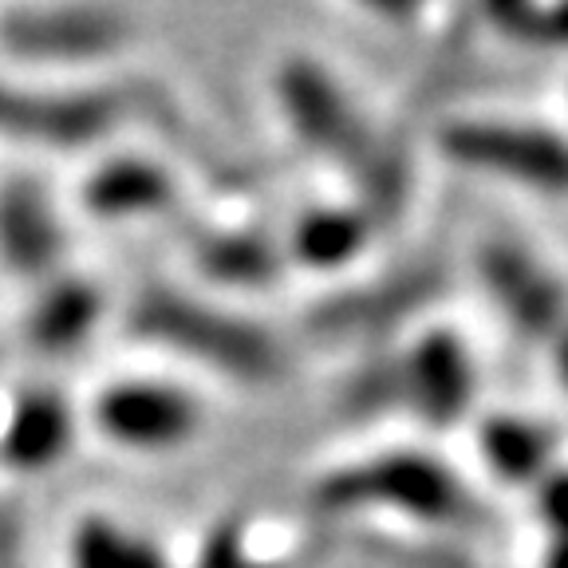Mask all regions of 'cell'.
Returning <instances> with one entry per match:
<instances>
[{
    "instance_id": "6da1fadb",
    "label": "cell",
    "mask_w": 568,
    "mask_h": 568,
    "mask_svg": "<svg viewBox=\"0 0 568 568\" xmlns=\"http://www.w3.org/2000/svg\"><path fill=\"white\" fill-rule=\"evenodd\" d=\"M134 328L142 336L174 344L178 352L194 355L210 367H222L230 375H241L248 383L281 372V355H276V344L265 332L245 324V320L205 308L197 301H186V296H142L139 308H134Z\"/></svg>"
},
{
    "instance_id": "7a4b0ae2",
    "label": "cell",
    "mask_w": 568,
    "mask_h": 568,
    "mask_svg": "<svg viewBox=\"0 0 568 568\" xmlns=\"http://www.w3.org/2000/svg\"><path fill=\"white\" fill-rule=\"evenodd\" d=\"M324 509H347L355 501H390V506L407 509V514L430 517V521H474L478 501L450 478V470L435 462L418 458V454H390L339 470L320 486Z\"/></svg>"
},
{
    "instance_id": "3957f363",
    "label": "cell",
    "mask_w": 568,
    "mask_h": 568,
    "mask_svg": "<svg viewBox=\"0 0 568 568\" xmlns=\"http://www.w3.org/2000/svg\"><path fill=\"white\" fill-rule=\"evenodd\" d=\"M443 146L466 166L494 170L529 186L568 194V139L509 123H454Z\"/></svg>"
},
{
    "instance_id": "277c9868",
    "label": "cell",
    "mask_w": 568,
    "mask_h": 568,
    "mask_svg": "<svg viewBox=\"0 0 568 568\" xmlns=\"http://www.w3.org/2000/svg\"><path fill=\"white\" fill-rule=\"evenodd\" d=\"M95 418L123 446H174L197 426V403L174 387L123 383L99 399Z\"/></svg>"
},
{
    "instance_id": "5b68a950",
    "label": "cell",
    "mask_w": 568,
    "mask_h": 568,
    "mask_svg": "<svg viewBox=\"0 0 568 568\" xmlns=\"http://www.w3.org/2000/svg\"><path fill=\"white\" fill-rule=\"evenodd\" d=\"M281 99L304 139L324 146V151H336L364 162L367 154L364 123L355 119L352 103H344L339 88L324 71L308 68V63H293L281 80Z\"/></svg>"
},
{
    "instance_id": "8992f818",
    "label": "cell",
    "mask_w": 568,
    "mask_h": 568,
    "mask_svg": "<svg viewBox=\"0 0 568 568\" xmlns=\"http://www.w3.org/2000/svg\"><path fill=\"white\" fill-rule=\"evenodd\" d=\"M9 44L32 55H91L106 52L123 40V20L115 12L95 9H52V12H17L4 24Z\"/></svg>"
},
{
    "instance_id": "52a82bcc",
    "label": "cell",
    "mask_w": 568,
    "mask_h": 568,
    "mask_svg": "<svg viewBox=\"0 0 568 568\" xmlns=\"http://www.w3.org/2000/svg\"><path fill=\"white\" fill-rule=\"evenodd\" d=\"M481 273H486L489 293L497 296V304L509 312L514 324H521L525 332H552L565 316V296H560L557 281L545 276L541 268L532 265L525 253L509 245H497L481 261Z\"/></svg>"
},
{
    "instance_id": "ba28073f",
    "label": "cell",
    "mask_w": 568,
    "mask_h": 568,
    "mask_svg": "<svg viewBox=\"0 0 568 568\" xmlns=\"http://www.w3.org/2000/svg\"><path fill=\"white\" fill-rule=\"evenodd\" d=\"M415 407L435 423H450L470 399V364L454 336H430L418 344L407 364Z\"/></svg>"
},
{
    "instance_id": "9c48e42d",
    "label": "cell",
    "mask_w": 568,
    "mask_h": 568,
    "mask_svg": "<svg viewBox=\"0 0 568 568\" xmlns=\"http://www.w3.org/2000/svg\"><path fill=\"white\" fill-rule=\"evenodd\" d=\"M0 241L20 268H44L55 257V225L36 186H12L0 205Z\"/></svg>"
},
{
    "instance_id": "30bf717a",
    "label": "cell",
    "mask_w": 568,
    "mask_h": 568,
    "mask_svg": "<svg viewBox=\"0 0 568 568\" xmlns=\"http://www.w3.org/2000/svg\"><path fill=\"white\" fill-rule=\"evenodd\" d=\"M549 450V435L541 426L517 423V418H497L494 426H486V454L501 470V478H529L532 470L541 474Z\"/></svg>"
},
{
    "instance_id": "8fae6325",
    "label": "cell",
    "mask_w": 568,
    "mask_h": 568,
    "mask_svg": "<svg viewBox=\"0 0 568 568\" xmlns=\"http://www.w3.org/2000/svg\"><path fill=\"white\" fill-rule=\"evenodd\" d=\"M166 202V178L159 170L142 166V162H123L111 166L91 182V205L103 213H134L142 205Z\"/></svg>"
},
{
    "instance_id": "7c38bea8",
    "label": "cell",
    "mask_w": 568,
    "mask_h": 568,
    "mask_svg": "<svg viewBox=\"0 0 568 568\" xmlns=\"http://www.w3.org/2000/svg\"><path fill=\"white\" fill-rule=\"evenodd\" d=\"M63 435H68V418L55 403L32 399L28 407H20L17 423L9 430V454L17 462H48L60 450Z\"/></svg>"
},
{
    "instance_id": "4fadbf2b",
    "label": "cell",
    "mask_w": 568,
    "mask_h": 568,
    "mask_svg": "<svg viewBox=\"0 0 568 568\" xmlns=\"http://www.w3.org/2000/svg\"><path fill=\"white\" fill-rule=\"evenodd\" d=\"M364 237V225L352 213H312L296 230V248L308 265H339L355 253Z\"/></svg>"
},
{
    "instance_id": "5bb4252c",
    "label": "cell",
    "mask_w": 568,
    "mask_h": 568,
    "mask_svg": "<svg viewBox=\"0 0 568 568\" xmlns=\"http://www.w3.org/2000/svg\"><path fill=\"white\" fill-rule=\"evenodd\" d=\"M80 568H162L146 545L131 541L123 532L106 529V525H88L80 532V549H75Z\"/></svg>"
},
{
    "instance_id": "9a60e30c",
    "label": "cell",
    "mask_w": 568,
    "mask_h": 568,
    "mask_svg": "<svg viewBox=\"0 0 568 568\" xmlns=\"http://www.w3.org/2000/svg\"><path fill=\"white\" fill-rule=\"evenodd\" d=\"M95 316V301L83 288H60L36 316V344L60 347L71 344Z\"/></svg>"
},
{
    "instance_id": "2e32d148",
    "label": "cell",
    "mask_w": 568,
    "mask_h": 568,
    "mask_svg": "<svg viewBox=\"0 0 568 568\" xmlns=\"http://www.w3.org/2000/svg\"><path fill=\"white\" fill-rule=\"evenodd\" d=\"M213 273H241V276H265L268 273V248L257 241H217V253H210Z\"/></svg>"
},
{
    "instance_id": "e0dca14e",
    "label": "cell",
    "mask_w": 568,
    "mask_h": 568,
    "mask_svg": "<svg viewBox=\"0 0 568 568\" xmlns=\"http://www.w3.org/2000/svg\"><path fill=\"white\" fill-rule=\"evenodd\" d=\"M501 24H537L532 40H552V44H568V9H501L497 12Z\"/></svg>"
},
{
    "instance_id": "ac0fdd59",
    "label": "cell",
    "mask_w": 568,
    "mask_h": 568,
    "mask_svg": "<svg viewBox=\"0 0 568 568\" xmlns=\"http://www.w3.org/2000/svg\"><path fill=\"white\" fill-rule=\"evenodd\" d=\"M541 514L560 532V541H568V470L552 474L541 486Z\"/></svg>"
},
{
    "instance_id": "d6986e66",
    "label": "cell",
    "mask_w": 568,
    "mask_h": 568,
    "mask_svg": "<svg viewBox=\"0 0 568 568\" xmlns=\"http://www.w3.org/2000/svg\"><path fill=\"white\" fill-rule=\"evenodd\" d=\"M545 568H568V541H557V549L549 552Z\"/></svg>"
},
{
    "instance_id": "ffe728a7",
    "label": "cell",
    "mask_w": 568,
    "mask_h": 568,
    "mask_svg": "<svg viewBox=\"0 0 568 568\" xmlns=\"http://www.w3.org/2000/svg\"><path fill=\"white\" fill-rule=\"evenodd\" d=\"M560 379H565V387H568V336H565V344H560Z\"/></svg>"
}]
</instances>
